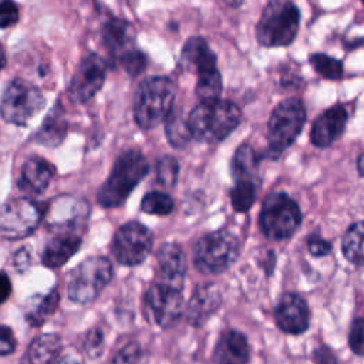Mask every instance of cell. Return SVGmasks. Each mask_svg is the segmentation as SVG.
I'll use <instances>...</instances> for the list:
<instances>
[{"mask_svg": "<svg viewBox=\"0 0 364 364\" xmlns=\"http://www.w3.org/2000/svg\"><path fill=\"white\" fill-rule=\"evenodd\" d=\"M192 138L215 144L225 139L240 122L236 104L223 100L200 101L186 118Z\"/></svg>", "mask_w": 364, "mask_h": 364, "instance_id": "cell-1", "label": "cell"}, {"mask_svg": "<svg viewBox=\"0 0 364 364\" xmlns=\"http://www.w3.org/2000/svg\"><path fill=\"white\" fill-rule=\"evenodd\" d=\"M148 161L139 151L131 149L122 152L114 162L109 176L98 191V203L105 208L122 205L132 189L148 173Z\"/></svg>", "mask_w": 364, "mask_h": 364, "instance_id": "cell-2", "label": "cell"}, {"mask_svg": "<svg viewBox=\"0 0 364 364\" xmlns=\"http://www.w3.org/2000/svg\"><path fill=\"white\" fill-rule=\"evenodd\" d=\"M175 85L166 77H149L144 80L134 100V119L138 127L151 129L166 119L173 109Z\"/></svg>", "mask_w": 364, "mask_h": 364, "instance_id": "cell-3", "label": "cell"}, {"mask_svg": "<svg viewBox=\"0 0 364 364\" xmlns=\"http://www.w3.org/2000/svg\"><path fill=\"white\" fill-rule=\"evenodd\" d=\"M300 26V11L290 0H270L256 24V38L264 47L290 44Z\"/></svg>", "mask_w": 364, "mask_h": 364, "instance_id": "cell-4", "label": "cell"}, {"mask_svg": "<svg viewBox=\"0 0 364 364\" xmlns=\"http://www.w3.org/2000/svg\"><path fill=\"white\" fill-rule=\"evenodd\" d=\"M301 223L299 205L283 192H273L263 200L259 225L263 235L272 240L290 237Z\"/></svg>", "mask_w": 364, "mask_h": 364, "instance_id": "cell-5", "label": "cell"}, {"mask_svg": "<svg viewBox=\"0 0 364 364\" xmlns=\"http://www.w3.org/2000/svg\"><path fill=\"white\" fill-rule=\"evenodd\" d=\"M239 256V242L228 230H216L202 236L193 247V262L202 273H222Z\"/></svg>", "mask_w": 364, "mask_h": 364, "instance_id": "cell-6", "label": "cell"}, {"mask_svg": "<svg viewBox=\"0 0 364 364\" xmlns=\"http://www.w3.org/2000/svg\"><path fill=\"white\" fill-rule=\"evenodd\" d=\"M111 277L112 264L107 257H88L70 273L67 294L75 303H90L102 291Z\"/></svg>", "mask_w": 364, "mask_h": 364, "instance_id": "cell-7", "label": "cell"}, {"mask_svg": "<svg viewBox=\"0 0 364 364\" xmlns=\"http://www.w3.org/2000/svg\"><path fill=\"white\" fill-rule=\"evenodd\" d=\"M306 121V109L299 98H286L276 105L267 122V142L272 154H280L299 136Z\"/></svg>", "mask_w": 364, "mask_h": 364, "instance_id": "cell-8", "label": "cell"}, {"mask_svg": "<svg viewBox=\"0 0 364 364\" xmlns=\"http://www.w3.org/2000/svg\"><path fill=\"white\" fill-rule=\"evenodd\" d=\"M46 104L43 92L26 80H13L0 100V115L4 121L26 125Z\"/></svg>", "mask_w": 364, "mask_h": 364, "instance_id": "cell-9", "label": "cell"}, {"mask_svg": "<svg viewBox=\"0 0 364 364\" xmlns=\"http://www.w3.org/2000/svg\"><path fill=\"white\" fill-rule=\"evenodd\" d=\"M43 218L41 208L31 199H10L0 208V235L21 239L36 230Z\"/></svg>", "mask_w": 364, "mask_h": 364, "instance_id": "cell-10", "label": "cell"}, {"mask_svg": "<svg viewBox=\"0 0 364 364\" xmlns=\"http://www.w3.org/2000/svg\"><path fill=\"white\" fill-rule=\"evenodd\" d=\"M151 230L138 223L128 222L122 225L112 239V253L115 259L125 266L142 263L152 250Z\"/></svg>", "mask_w": 364, "mask_h": 364, "instance_id": "cell-11", "label": "cell"}, {"mask_svg": "<svg viewBox=\"0 0 364 364\" xmlns=\"http://www.w3.org/2000/svg\"><path fill=\"white\" fill-rule=\"evenodd\" d=\"M149 318L159 327L173 326L183 310L182 287L165 282H155L145 294Z\"/></svg>", "mask_w": 364, "mask_h": 364, "instance_id": "cell-12", "label": "cell"}, {"mask_svg": "<svg viewBox=\"0 0 364 364\" xmlns=\"http://www.w3.org/2000/svg\"><path fill=\"white\" fill-rule=\"evenodd\" d=\"M105 73L107 64L100 55H87L80 63L70 81L68 94L71 100L75 102H85L92 98L101 90L105 81Z\"/></svg>", "mask_w": 364, "mask_h": 364, "instance_id": "cell-13", "label": "cell"}, {"mask_svg": "<svg viewBox=\"0 0 364 364\" xmlns=\"http://www.w3.org/2000/svg\"><path fill=\"white\" fill-rule=\"evenodd\" d=\"M87 202L73 196H60L50 203L46 212V222L53 229L61 230V233H75V229L87 219Z\"/></svg>", "mask_w": 364, "mask_h": 364, "instance_id": "cell-14", "label": "cell"}, {"mask_svg": "<svg viewBox=\"0 0 364 364\" xmlns=\"http://www.w3.org/2000/svg\"><path fill=\"white\" fill-rule=\"evenodd\" d=\"M276 323L290 334H300L307 330L310 323V310L306 300L294 293L282 296L276 307Z\"/></svg>", "mask_w": 364, "mask_h": 364, "instance_id": "cell-15", "label": "cell"}, {"mask_svg": "<svg viewBox=\"0 0 364 364\" xmlns=\"http://www.w3.org/2000/svg\"><path fill=\"white\" fill-rule=\"evenodd\" d=\"M347 119V109L343 105L330 107L314 121L310 132L311 144L318 148L331 145L344 132Z\"/></svg>", "mask_w": 364, "mask_h": 364, "instance_id": "cell-16", "label": "cell"}, {"mask_svg": "<svg viewBox=\"0 0 364 364\" xmlns=\"http://www.w3.org/2000/svg\"><path fill=\"white\" fill-rule=\"evenodd\" d=\"M156 260L159 266V280L182 287L186 272V260L182 247L176 243H164L156 253Z\"/></svg>", "mask_w": 364, "mask_h": 364, "instance_id": "cell-17", "label": "cell"}, {"mask_svg": "<svg viewBox=\"0 0 364 364\" xmlns=\"http://www.w3.org/2000/svg\"><path fill=\"white\" fill-rule=\"evenodd\" d=\"M213 361L215 364H247L249 344L246 337L236 330L223 333L215 347Z\"/></svg>", "mask_w": 364, "mask_h": 364, "instance_id": "cell-18", "label": "cell"}, {"mask_svg": "<svg viewBox=\"0 0 364 364\" xmlns=\"http://www.w3.org/2000/svg\"><path fill=\"white\" fill-rule=\"evenodd\" d=\"M54 172L55 169L48 161L40 156H31L23 164L18 185L28 193H41L51 182Z\"/></svg>", "mask_w": 364, "mask_h": 364, "instance_id": "cell-19", "label": "cell"}, {"mask_svg": "<svg viewBox=\"0 0 364 364\" xmlns=\"http://www.w3.org/2000/svg\"><path fill=\"white\" fill-rule=\"evenodd\" d=\"M220 304V293L213 284H205L195 290L192 294L186 317L191 324L199 326L202 324Z\"/></svg>", "mask_w": 364, "mask_h": 364, "instance_id": "cell-20", "label": "cell"}, {"mask_svg": "<svg viewBox=\"0 0 364 364\" xmlns=\"http://www.w3.org/2000/svg\"><path fill=\"white\" fill-rule=\"evenodd\" d=\"M81 246V236L77 233H60L53 237L44 247L43 263L55 269L63 266Z\"/></svg>", "mask_w": 364, "mask_h": 364, "instance_id": "cell-21", "label": "cell"}, {"mask_svg": "<svg viewBox=\"0 0 364 364\" xmlns=\"http://www.w3.org/2000/svg\"><path fill=\"white\" fill-rule=\"evenodd\" d=\"M182 61L198 74L216 68V55L202 37H191L183 44Z\"/></svg>", "mask_w": 364, "mask_h": 364, "instance_id": "cell-22", "label": "cell"}, {"mask_svg": "<svg viewBox=\"0 0 364 364\" xmlns=\"http://www.w3.org/2000/svg\"><path fill=\"white\" fill-rule=\"evenodd\" d=\"M61 348L60 337L54 333H46L36 337L28 346L23 364H54Z\"/></svg>", "mask_w": 364, "mask_h": 364, "instance_id": "cell-23", "label": "cell"}, {"mask_svg": "<svg viewBox=\"0 0 364 364\" xmlns=\"http://www.w3.org/2000/svg\"><path fill=\"white\" fill-rule=\"evenodd\" d=\"M104 41L111 54L114 55H124L127 51L132 50V43H134V28L132 26L119 18H114L109 23L105 24L104 27Z\"/></svg>", "mask_w": 364, "mask_h": 364, "instance_id": "cell-24", "label": "cell"}, {"mask_svg": "<svg viewBox=\"0 0 364 364\" xmlns=\"http://www.w3.org/2000/svg\"><path fill=\"white\" fill-rule=\"evenodd\" d=\"M60 301V296L57 290H50L46 294L33 296L24 306L26 320L30 326L38 327L46 323L53 313L55 311Z\"/></svg>", "mask_w": 364, "mask_h": 364, "instance_id": "cell-25", "label": "cell"}, {"mask_svg": "<svg viewBox=\"0 0 364 364\" xmlns=\"http://www.w3.org/2000/svg\"><path fill=\"white\" fill-rule=\"evenodd\" d=\"M260 156L247 144L240 145L232 159V173L236 181L256 182Z\"/></svg>", "mask_w": 364, "mask_h": 364, "instance_id": "cell-26", "label": "cell"}, {"mask_svg": "<svg viewBox=\"0 0 364 364\" xmlns=\"http://www.w3.org/2000/svg\"><path fill=\"white\" fill-rule=\"evenodd\" d=\"M344 257L355 266H364V220L353 223L343 236Z\"/></svg>", "mask_w": 364, "mask_h": 364, "instance_id": "cell-27", "label": "cell"}, {"mask_svg": "<svg viewBox=\"0 0 364 364\" xmlns=\"http://www.w3.org/2000/svg\"><path fill=\"white\" fill-rule=\"evenodd\" d=\"M165 134L173 148H183L192 138L186 118L178 109H172L165 119Z\"/></svg>", "mask_w": 364, "mask_h": 364, "instance_id": "cell-28", "label": "cell"}, {"mask_svg": "<svg viewBox=\"0 0 364 364\" xmlns=\"http://www.w3.org/2000/svg\"><path fill=\"white\" fill-rule=\"evenodd\" d=\"M195 92L200 98V101L219 100V95L222 92V77L218 68H212L198 74Z\"/></svg>", "mask_w": 364, "mask_h": 364, "instance_id": "cell-29", "label": "cell"}, {"mask_svg": "<svg viewBox=\"0 0 364 364\" xmlns=\"http://www.w3.org/2000/svg\"><path fill=\"white\" fill-rule=\"evenodd\" d=\"M54 108L55 109H53V112L47 117V119L44 121V124L37 135V139L46 145L60 144V141L63 139V136L65 134V122L61 118L60 111L57 109V105Z\"/></svg>", "mask_w": 364, "mask_h": 364, "instance_id": "cell-30", "label": "cell"}, {"mask_svg": "<svg viewBox=\"0 0 364 364\" xmlns=\"http://www.w3.org/2000/svg\"><path fill=\"white\" fill-rule=\"evenodd\" d=\"M256 198V182L236 181L230 191V202L236 212H247Z\"/></svg>", "mask_w": 364, "mask_h": 364, "instance_id": "cell-31", "label": "cell"}, {"mask_svg": "<svg viewBox=\"0 0 364 364\" xmlns=\"http://www.w3.org/2000/svg\"><path fill=\"white\" fill-rule=\"evenodd\" d=\"M141 209L149 215H168L173 209V200L164 192H148L141 202Z\"/></svg>", "mask_w": 364, "mask_h": 364, "instance_id": "cell-32", "label": "cell"}, {"mask_svg": "<svg viewBox=\"0 0 364 364\" xmlns=\"http://www.w3.org/2000/svg\"><path fill=\"white\" fill-rule=\"evenodd\" d=\"M310 63H311L313 68L316 70V73L327 80L340 78L343 74L341 63L330 55H326L321 53L313 54V55H310Z\"/></svg>", "mask_w": 364, "mask_h": 364, "instance_id": "cell-33", "label": "cell"}, {"mask_svg": "<svg viewBox=\"0 0 364 364\" xmlns=\"http://www.w3.org/2000/svg\"><path fill=\"white\" fill-rule=\"evenodd\" d=\"M178 173H179V165L178 161L171 156H162L158 159L156 162V181L166 186V188H172L175 186V183L178 182Z\"/></svg>", "mask_w": 364, "mask_h": 364, "instance_id": "cell-34", "label": "cell"}, {"mask_svg": "<svg viewBox=\"0 0 364 364\" xmlns=\"http://www.w3.org/2000/svg\"><path fill=\"white\" fill-rule=\"evenodd\" d=\"M119 58H121L122 67L125 68V71H127L129 75H138V74H141V73L145 70V67H146V57H145L141 51H138V50H135V48L127 51V53H125L124 55H121Z\"/></svg>", "mask_w": 364, "mask_h": 364, "instance_id": "cell-35", "label": "cell"}, {"mask_svg": "<svg viewBox=\"0 0 364 364\" xmlns=\"http://www.w3.org/2000/svg\"><path fill=\"white\" fill-rule=\"evenodd\" d=\"M348 343L351 350L358 354L364 355V318H357L350 328Z\"/></svg>", "mask_w": 364, "mask_h": 364, "instance_id": "cell-36", "label": "cell"}, {"mask_svg": "<svg viewBox=\"0 0 364 364\" xmlns=\"http://www.w3.org/2000/svg\"><path fill=\"white\" fill-rule=\"evenodd\" d=\"M18 20V9L14 1L3 0L0 1V28H7L16 24Z\"/></svg>", "mask_w": 364, "mask_h": 364, "instance_id": "cell-37", "label": "cell"}, {"mask_svg": "<svg viewBox=\"0 0 364 364\" xmlns=\"http://www.w3.org/2000/svg\"><path fill=\"white\" fill-rule=\"evenodd\" d=\"M102 348H104V334L101 330L92 328L87 336L85 350L90 357L97 358L102 353Z\"/></svg>", "mask_w": 364, "mask_h": 364, "instance_id": "cell-38", "label": "cell"}, {"mask_svg": "<svg viewBox=\"0 0 364 364\" xmlns=\"http://www.w3.org/2000/svg\"><path fill=\"white\" fill-rule=\"evenodd\" d=\"M139 354H141L139 346L136 343H129L117 354L114 364H136Z\"/></svg>", "mask_w": 364, "mask_h": 364, "instance_id": "cell-39", "label": "cell"}, {"mask_svg": "<svg viewBox=\"0 0 364 364\" xmlns=\"http://www.w3.org/2000/svg\"><path fill=\"white\" fill-rule=\"evenodd\" d=\"M16 350V338L13 330L7 326H0V355H7Z\"/></svg>", "mask_w": 364, "mask_h": 364, "instance_id": "cell-40", "label": "cell"}, {"mask_svg": "<svg viewBox=\"0 0 364 364\" xmlns=\"http://www.w3.org/2000/svg\"><path fill=\"white\" fill-rule=\"evenodd\" d=\"M307 246H309V250L313 256H324V255H328L330 250H331V246L327 240H324L323 237L320 236H310L309 237V242H307Z\"/></svg>", "mask_w": 364, "mask_h": 364, "instance_id": "cell-41", "label": "cell"}, {"mask_svg": "<svg viewBox=\"0 0 364 364\" xmlns=\"http://www.w3.org/2000/svg\"><path fill=\"white\" fill-rule=\"evenodd\" d=\"M30 264V253L26 247H21L14 256V266L17 270L24 272Z\"/></svg>", "mask_w": 364, "mask_h": 364, "instance_id": "cell-42", "label": "cell"}, {"mask_svg": "<svg viewBox=\"0 0 364 364\" xmlns=\"http://www.w3.org/2000/svg\"><path fill=\"white\" fill-rule=\"evenodd\" d=\"M314 358L317 364H336V358L327 347H321L320 350H317L314 354Z\"/></svg>", "mask_w": 364, "mask_h": 364, "instance_id": "cell-43", "label": "cell"}, {"mask_svg": "<svg viewBox=\"0 0 364 364\" xmlns=\"http://www.w3.org/2000/svg\"><path fill=\"white\" fill-rule=\"evenodd\" d=\"M11 293V283L6 273L0 272V303L6 301Z\"/></svg>", "mask_w": 364, "mask_h": 364, "instance_id": "cell-44", "label": "cell"}, {"mask_svg": "<svg viewBox=\"0 0 364 364\" xmlns=\"http://www.w3.org/2000/svg\"><path fill=\"white\" fill-rule=\"evenodd\" d=\"M357 171H358L360 176H364V152L360 154L357 158Z\"/></svg>", "mask_w": 364, "mask_h": 364, "instance_id": "cell-45", "label": "cell"}, {"mask_svg": "<svg viewBox=\"0 0 364 364\" xmlns=\"http://www.w3.org/2000/svg\"><path fill=\"white\" fill-rule=\"evenodd\" d=\"M6 65V54H4V50L3 47L0 46V71L3 70V67Z\"/></svg>", "mask_w": 364, "mask_h": 364, "instance_id": "cell-46", "label": "cell"}, {"mask_svg": "<svg viewBox=\"0 0 364 364\" xmlns=\"http://www.w3.org/2000/svg\"><path fill=\"white\" fill-rule=\"evenodd\" d=\"M229 6H232V7H237L239 4H242V1L243 0H225Z\"/></svg>", "mask_w": 364, "mask_h": 364, "instance_id": "cell-47", "label": "cell"}, {"mask_svg": "<svg viewBox=\"0 0 364 364\" xmlns=\"http://www.w3.org/2000/svg\"><path fill=\"white\" fill-rule=\"evenodd\" d=\"M60 364H78V361H73V360H70L68 357H65V358H63L61 361H60Z\"/></svg>", "mask_w": 364, "mask_h": 364, "instance_id": "cell-48", "label": "cell"}, {"mask_svg": "<svg viewBox=\"0 0 364 364\" xmlns=\"http://www.w3.org/2000/svg\"><path fill=\"white\" fill-rule=\"evenodd\" d=\"M361 1H363V3H364V0H361Z\"/></svg>", "mask_w": 364, "mask_h": 364, "instance_id": "cell-49", "label": "cell"}]
</instances>
